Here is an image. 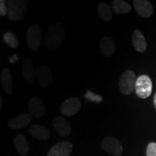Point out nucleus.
I'll return each instance as SVG.
<instances>
[{"label": "nucleus", "instance_id": "f257e3e1", "mask_svg": "<svg viewBox=\"0 0 156 156\" xmlns=\"http://www.w3.org/2000/svg\"><path fill=\"white\" fill-rule=\"evenodd\" d=\"M65 38V30L62 23L51 24L46 29L44 36V46L49 51H55L63 44Z\"/></svg>", "mask_w": 156, "mask_h": 156}, {"label": "nucleus", "instance_id": "f03ea898", "mask_svg": "<svg viewBox=\"0 0 156 156\" xmlns=\"http://www.w3.org/2000/svg\"><path fill=\"white\" fill-rule=\"evenodd\" d=\"M7 17L11 21H20L24 19L28 12V1L9 0L7 2Z\"/></svg>", "mask_w": 156, "mask_h": 156}, {"label": "nucleus", "instance_id": "7ed1b4c3", "mask_svg": "<svg viewBox=\"0 0 156 156\" xmlns=\"http://www.w3.org/2000/svg\"><path fill=\"white\" fill-rule=\"evenodd\" d=\"M26 41L28 47L34 51L40 49L43 43L42 30L38 25H32L27 31Z\"/></svg>", "mask_w": 156, "mask_h": 156}, {"label": "nucleus", "instance_id": "20e7f679", "mask_svg": "<svg viewBox=\"0 0 156 156\" xmlns=\"http://www.w3.org/2000/svg\"><path fill=\"white\" fill-rule=\"evenodd\" d=\"M134 90L136 95L141 99H145L151 96L153 91V82L151 77L142 75L136 78Z\"/></svg>", "mask_w": 156, "mask_h": 156}, {"label": "nucleus", "instance_id": "39448f33", "mask_svg": "<svg viewBox=\"0 0 156 156\" xmlns=\"http://www.w3.org/2000/svg\"><path fill=\"white\" fill-rule=\"evenodd\" d=\"M135 73L132 70H126L121 75L119 87L120 92L124 95H129L135 90L136 84Z\"/></svg>", "mask_w": 156, "mask_h": 156}, {"label": "nucleus", "instance_id": "423d86ee", "mask_svg": "<svg viewBox=\"0 0 156 156\" xmlns=\"http://www.w3.org/2000/svg\"><path fill=\"white\" fill-rule=\"evenodd\" d=\"M101 147L104 151L114 156H121L123 153V147L120 142L113 136H106L101 142Z\"/></svg>", "mask_w": 156, "mask_h": 156}, {"label": "nucleus", "instance_id": "0eeeda50", "mask_svg": "<svg viewBox=\"0 0 156 156\" xmlns=\"http://www.w3.org/2000/svg\"><path fill=\"white\" fill-rule=\"evenodd\" d=\"M82 103L79 98L72 97L62 103L61 112L66 116H73L75 115L81 108Z\"/></svg>", "mask_w": 156, "mask_h": 156}, {"label": "nucleus", "instance_id": "6e6552de", "mask_svg": "<svg viewBox=\"0 0 156 156\" xmlns=\"http://www.w3.org/2000/svg\"><path fill=\"white\" fill-rule=\"evenodd\" d=\"M36 78L39 85L42 87H48L52 85L54 81L51 70L46 66H39L36 69Z\"/></svg>", "mask_w": 156, "mask_h": 156}, {"label": "nucleus", "instance_id": "1a4fd4ad", "mask_svg": "<svg viewBox=\"0 0 156 156\" xmlns=\"http://www.w3.org/2000/svg\"><path fill=\"white\" fill-rule=\"evenodd\" d=\"M73 150V145L71 142H60L51 148L47 156H69Z\"/></svg>", "mask_w": 156, "mask_h": 156}, {"label": "nucleus", "instance_id": "9d476101", "mask_svg": "<svg viewBox=\"0 0 156 156\" xmlns=\"http://www.w3.org/2000/svg\"><path fill=\"white\" fill-rule=\"evenodd\" d=\"M22 71L24 80L29 84L34 83L36 77L34 64L29 57H25L22 62Z\"/></svg>", "mask_w": 156, "mask_h": 156}, {"label": "nucleus", "instance_id": "9b49d317", "mask_svg": "<svg viewBox=\"0 0 156 156\" xmlns=\"http://www.w3.org/2000/svg\"><path fill=\"white\" fill-rule=\"evenodd\" d=\"M134 7L140 17L147 18L153 14V7L147 0H134L133 2Z\"/></svg>", "mask_w": 156, "mask_h": 156}, {"label": "nucleus", "instance_id": "f8f14e48", "mask_svg": "<svg viewBox=\"0 0 156 156\" xmlns=\"http://www.w3.org/2000/svg\"><path fill=\"white\" fill-rule=\"evenodd\" d=\"M28 109L30 114L36 118L44 116L46 112V107L41 99L38 97H33L28 103Z\"/></svg>", "mask_w": 156, "mask_h": 156}, {"label": "nucleus", "instance_id": "ddd939ff", "mask_svg": "<svg viewBox=\"0 0 156 156\" xmlns=\"http://www.w3.org/2000/svg\"><path fill=\"white\" fill-rule=\"evenodd\" d=\"M32 122V115L29 113H23L12 118L8 122V126L12 129H20L24 128Z\"/></svg>", "mask_w": 156, "mask_h": 156}, {"label": "nucleus", "instance_id": "4468645a", "mask_svg": "<svg viewBox=\"0 0 156 156\" xmlns=\"http://www.w3.org/2000/svg\"><path fill=\"white\" fill-rule=\"evenodd\" d=\"M99 48L101 54L106 57H111L116 50V45L113 38L109 36H103L99 42Z\"/></svg>", "mask_w": 156, "mask_h": 156}, {"label": "nucleus", "instance_id": "2eb2a0df", "mask_svg": "<svg viewBox=\"0 0 156 156\" xmlns=\"http://www.w3.org/2000/svg\"><path fill=\"white\" fill-rule=\"evenodd\" d=\"M54 128L62 136H68L72 132L71 126L67 121L61 116H56L53 120Z\"/></svg>", "mask_w": 156, "mask_h": 156}, {"label": "nucleus", "instance_id": "dca6fc26", "mask_svg": "<svg viewBox=\"0 0 156 156\" xmlns=\"http://www.w3.org/2000/svg\"><path fill=\"white\" fill-rule=\"evenodd\" d=\"M30 134L36 139L39 140H47L50 137V132L46 126L40 124H34L30 127L29 129Z\"/></svg>", "mask_w": 156, "mask_h": 156}, {"label": "nucleus", "instance_id": "f3484780", "mask_svg": "<svg viewBox=\"0 0 156 156\" xmlns=\"http://www.w3.org/2000/svg\"><path fill=\"white\" fill-rule=\"evenodd\" d=\"M1 83L5 92L8 95H11L13 91V84L12 80L10 69L9 68H4L1 73Z\"/></svg>", "mask_w": 156, "mask_h": 156}, {"label": "nucleus", "instance_id": "a211bd4d", "mask_svg": "<svg viewBox=\"0 0 156 156\" xmlns=\"http://www.w3.org/2000/svg\"><path fill=\"white\" fill-rule=\"evenodd\" d=\"M132 43L135 49L139 52L145 51L147 49V41L146 39L142 34V33L139 29H136L134 31L133 35H132Z\"/></svg>", "mask_w": 156, "mask_h": 156}, {"label": "nucleus", "instance_id": "6ab92c4d", "mask_svg": "<svg viewBox=\"0 0 156 156\" xmlns=\"http://www.w3.org/2000/svg\"><path fill=\"white\" fill-rule=\"evenodd\" d=\"M14 144L17 153L21 155H26L29 151L28 142L22 134H17L14 137Z\"/></svg>", "mask_w": 156, "mask_h": 156}, {"label": "nucleus", "instance_id": "aec40b11", "mask_svg": "<svg viewBox=\"0 0 156 156\" xmlns=\"http://www.w3.org/2000/svg\"><path fill=\"white\" fill-rule=\"evenodd\" d=\"M113 11L117 15L127 14L132 10L131 5L122 0H114L112 2Z\"/></svg>", "mask_w": 156, "mask_h": 156}, {"label": "nucleus", "instance_id": "412c9836", "mask_svg": "<svg viewBox=\"0 0 156 156\" xmlns=\"http://www.w3.org/2000/svg\"><path fill=\"white\" fill-rule=\"evenodd\" d=\"M98 14L105 22H109L112 19V10L108 5L105 2H101L97 7Z\"/></svg>", "mask_w": 156, "mask_h": 156}, {"label": "nucleus", "instance_id": "4be33fe9", "mask_svg": "<svg viewBox=\"0 0 156 156\" xmlns=\"http://www.w3.org/2000/svg\"><path fill=\"white\" fill-rule=\"evenodd\" d=\"M3 39L6 44L12 48L16 49V48L19 47L20 43L18 39H17L16 36L12 32L9 31V32L5 33L3 35Z\"/></svg>", "mask_w": 156, "mask_h": 156}, {"label": "nucleus", "instance_id": "5701e85b", "mask_svg": "<svg viewBox=\"0 0 156 156\" xmlns=\"http://www.w3.org/2000/svg\"><path fill=\"white\" fill-rule=\"evenodd\" d=\"M84 96H85L86 100L90 101V102H92V103H98L102 102V101H103L102 97H101L100 95L95 94V93H93L92 91L89 90H87L86 93H85Z\"/></svg>", "mask_w": 156, "mask_h": 156}, {"label": "nucleus", "instance_id": "b1692460", "mask_svg": "<svg viewBox=\"0 0 156 156\" xmlns=\"http://www.w3.org/2000/svg\"><path fill=\"white\" fill-rule=\"evenodd\" d=\"M146 156H156V143L151 142L147 145Z\"/></svg>", "mask_w": 156, "mask_h": 156}, {"label": "nucleus", "instance_id": "393cba45", "mask_svg": "<svg viewBox=\"0 0 156 156\" xmlns=\"http://www.w3.org/2000/svg\"><path fill=\"white\" fill-rule=\"evenodd\" d=\"M8 12V6L5 0H1L0 1V16L5 17L7 15Z\"/></svg>", "mask_w": 156, "mask_h": 156}, {"label": "nucleus", "instance_id": "a878e982", "mask_svg": "<svg viewBox=\"0 0 156 156\" xmlns=\"http://www.w3.org/2000/svg\"><path fill=\"white\" fill-rule=\"evenodd\" d=\"M154 106H155L156 108V93L155 94V96H154Z\"/></svg>", "mask_w": 156, "mask_h": 156}, {"label": "nucleus", "instance_id": "bb28decb", "mask_svg": "<svg viewBox=\"0 0 156 156\" xmlns=\"http://www.w3.org/2000/svg\"><path fill=\"white\" fill-rule=\"evenodd\" d=\"M0 99H1V102H0V103H1L0 104V110H2V97L0 98Z\"/></svg>", "mask_w": 156, "mask_h": 156}]
</instances>
